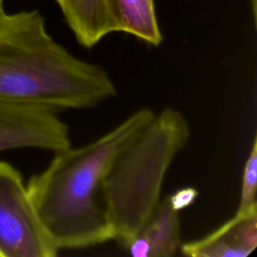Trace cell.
Wrapping results in <instances>:
<instances>
[{
    "instance_id": "1",
    "label": "cell",
    "mask_w": 257,
    "mask_h": 257,
    "mask_svg": "<svg viewBox=\"0 0 257 257\" xmlns=\"http://www.w3.org/2000/svg\"><path fill=\"white\" fill-rule=\"evenodd\" d=\"M155 112L143 107L93 142L54 153L47 167L26 183L36 212L58 248L77 249L112 240L102 187L114 161Z\"/></svg>"
},
{
    "instance_id": "2",
    "label": "cell",
    "mask_w": 257,
    "mask_h": 257,
    "mask_svg": "<svg viewBox=\"0 0 257 257\" xmlns=\"http://www.w3.org/2000/svg\"><path fill=\"white\" fill-rule=\"evenodd\" d=\"M115 94L105 69L55 41L37 10L8 14L0 9V100L81 109Z\"/></svg>"
},
{
    "instance_id": "3",
    "label": "cell",
    "mask_w": 257,
    "mask_h": 257,
    "mask_svg": "<svg viewBox=\"0 0 257 257\" xmlns=\"http://www.w3.org/2000/svg\"><path fill=\"white\" fill-rule=\"evenodd\" d=\"M191 135L188 120L167 106L137 135L110 168L102 205L112 240L124 249L142 232L161 201L166 175Z\"/></svg>"
},
{
    "instance_id": "4",
    "label": "cell",
    "mask_w": 257,
    "mask_h": 257,
    "mask_svg": "<svg viewBox=\"0 0 257 257\" xmlns=\"http://www.w3.org/2000/svg\"><path fill=\"white\" fill-rule=\"evenodd\" d=\"M18 170L0 162V257H55L58 254Z\"/></svg>"
},
{
    "instance_id": "5",
    "label": "cell",
    "mask_w": 257,
    "mask_h": 257,
    "mask_svg": "<svg viewBox=\"0 0 257 257\" xmlns=\"http://www.w3.org/2000/svg\"><path fill=\"white\" fill-rule=\"evenodd\" d=\"M70 146L68 126L57 110L0 100V153L23 148L55 153Z\"/></svg>"
},
{
    "instance_id": "6",
    "label": "cell",
    "mask_w": 257,
    "mask_h": 257,
    "mask_svg": "<svg viewBox=\"0 0 257 257\" xmlns=\"http://www.w3.org/2000/svg\"><path fill=\"white\" fill-rule=\"evenodd\" d=\"M257 247V207L235 214L202 238L182 243L190 257H247Z\"/></svg>"
},
{
    "instance_id": "7",
    "label": "cell",
    "mask_w": 257,
    "mask_h": 257,
    "mask_svg": "<svg viewBox=\"0 0 257 257\" xmlns=\"http://www.w3.org/2000/svg\"><path fill=\"white\" fill-rule=\"evenodd\" d=\"M77 42L86 48L119 31L107 0H56Z\"/></svg>"
},
{
    "instance_id": "8",
    "label": "cell",
    "mask_w": 257,
    "mask_h": 257,
    "mask_svg": "<svg viewBox=\"0 0 257 257\" xmlns=\"http://www.w3.org/2000/svg\"><path fill=\"white\" fill-rule=\"evenodd\" d=\"M119 31L132 34L151 45L163 41L154 0H107Z\"/></svg>"
},
{
    "instance_id": "9",
    "label": "cell",
    "mask_w": 257,
    "mask_h": 257,
    "mask_svg": "<svg viewBox=\"0 0 257 257\" xmlns=\"http://www.w3.org/2000/svg\"><path fill=\"white\" fill-rule=\"evenodd\" d=\"M140 234L150 244V257H172L180 250L179 212L173 208L169 196L160 201Z\"/></svg>"
},
{
    "instance_id": "10",
    "label": "cell",
    "mask_w": 257,
    "mask_h": 257,
    "mask_svg": "<svg viewBox=\"0 0 257 257\" xmlns=\"http://www.w3.org/2000/svg\"><path fill=\"white\" fill-rule=\"evenodd\" d=\"M256 190H257V139L255 137L244 165L241 194H240L239 204L236 210L237 212H244L253 207H257Z\"/></svg>"
},
{
    "instance_id": "11",
    "label": "cell",
    "mask_w": 257,
    "mask_h": 257,
    "mask_svg": "<svg viewBox=\"0 0 257 257\" xmlns=\"http://www.w3.org/2000/svg\"><path fill=\"white\" fill-rule=\"evenodd\" d=\"M199 196L197 189L193 187H185L176 191L173 195H170V202L173 208L180 212L189 206H191Z\"/></svg>"
},
{
    "instance_id": "12",
    "label": "cell",
    "mask_w": 257,
    "mask_h": 257,
    "mask_svg": "<svg viewBox=\"0 0 257 257\" xmlns=\"http://www.w3.org/2000/svg\"><path fill=\"white\" fill-rule=\"evenodd\" d=\"M125 249L135 257H150V244L142 234H139Z\"/></svg>"
},
{
    "instance_id": "13",
    "label": "cell",
    "mask_w": 257,
    "mask_h": 257,
    "mask_svg": "<svg viewBox=\"0 0 257 257\" xmlns=\"http://www.w3.org/2000/svg\"><path fill=\"white\" fill-rule=\"evenodd\" d=\"M1 5H2V0H0V9L2 8V7H1Z\"/></svg>"
}]
</instances>
